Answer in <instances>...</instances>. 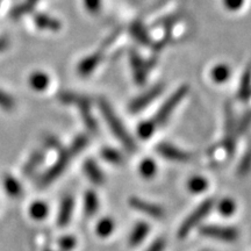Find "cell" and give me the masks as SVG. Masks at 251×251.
Masks as SVG:
<instances>
[{
  "label": "cell",
  "instance_id": "obj_1",
  "mask_svg": "<svg viewBox=\"0 0 251 251\" xmlns=\"http://www.w3.org/2000/svg\"><path fill=\"white\" fill-rule=\"evenodd\" d=\"M100 108H101L102 115L105 117L106 122H107V125L109 126V128H111L115 136L118 137V140L124 144L125 148L128 151L134 152L136 150V143H135L133 137L127 133L125 126L122 125V122L119 120L115 113L113 112L111 106L106 101H100Z\"/></svg>",
  "mask_w": 251,
  "mask_h": 251
},
{
  "label": "cell",
  "instance_id": "obj_2",
  "mask_svg": "<svg viewBox=\"0 0 251 251\" xmlns=\"http://www.w3.org/2000/svg\"><path fill=\"white\" fill-rule=\"evenodd\" d=\"M214 206V200L213 199H207L203 201L201 205H200L198 208L194 211L192 214H191L188 218L185 220V221L181 224L179 230H178V237L179 238H184L186 237L190 231L201 222V220H203L208 215V213L211 212V209Z\"/></svg>",
  "mask_w": 251,
  "mask_h": 251
},
{
  "label": "cell",
  "instance_id": "obj_3",
  "mask_svg": "<svg viewBox=\"0 0 251 251\" xmlns=\"http://www.w3.org/2000/svg\"><path fill=\"white\" fill-rule=\"evenodd\" d=\"M72 157H74V153H72L70 149L62 150L61 153H59L57 162H56L48 171H46L45 174L40 177L39 179L40 187L48 186V185L51 184L55 179H57L59 176L63 174V171L67 169V166L69 165V163H70Z\"/></svg>",
  "mask_w": 251,
  "mask_h": 251
},
{
  "label": "cell",
  "instance_id": "obj_4",
  "mask_svg": "<svg viewBox=\"0 0 251 251\" xmlns=\"http://www.w3.org/2000/svg\"><path fill=\"white\" fill-rule=\"evenodd\" d=\"M200 234L207 237L226 241V242H234L238 237L237 229L231 227H221V226H203L200 228Z\"/></svg>",
  "mask_w": 251,
  "mask_h": 251
},
{
  "label": "cell",
  "instance_id": "obj_5",
  "mask_svg": "<svg viewBox=\"0 0 251 251\" xmlns=\"http://www.w3.org/2000/svg\"><path fill=\"white\" fill-rule=\"evenodd\" d=\"M186 93H187L186 87H181L180 90H178L177 92H176L174 96H172L171 98L162 106V108L159 109V112L156 114V117L151 120L153 124H155L156 127L157 126H161L164 124L166 119L170 117L172 111H174L176 106L180 102V100L184 98V96Z\"/></svg>",
  "mask_w": 251,
  "mask_h": 251
},
{
  "label": "cell",
  "instance_id": "obj_6",
  "mask_svg": "<svg viewBox=\"0 0 251 251\" xmlns=\"http://www.w3.org/2000/svg\"><path fill=\"white\" fill-rule=\"evenodd\" d=\"M129 205L133 207L136 211L142 212L146 215L150 216V218L153 219H163L165 215L164 209L162 208L161 206L155 205V203L148 202L146 200L140 199V198H130L129 199Z\"/></svg>",
  "mask_w": 251,
  "mask_h": 251
},
{
  "label": "cell",
  "instance_id": "obj_7",
  "mask_svg": "<svg viewBox=\"0 0 251 251\" xmlns=\"http://www.w3.org/2000/svg\"><path fill=\"white\" fill-rule=\"evenodd\" d=\"M157 152L164 157L165 159L174 162H188L192 158L190 153L183 151L181 149L172 146L170 143H161L159 146H157Z\"/></svg>",
  "mask_w": 251,
  "mask_h": 251
},
{
  "label": "cell",
  "instance_id": "obj_8",
  "mask_svg": "<svg viewBox=\"0 0 251 251\" xmlns=\"http://www.w3.org/2000/svg\"><path fill=\"white\" fill-rule=\"evenodd\" d=\"M226 135H225V148L227 150L229 155L234 152L235 142H236V134L237 131L235 129V122L233 111L230 108H227L226 112Z\"/></svg>",
  "mask_w": 251,
  "mask_h": 251
},
{
  "label": "cell",
  "instance_id": "obj_9",
  "mask_svg": "<svg viewBox=\"0 0 251 251\" xmlns=\"http://www.w3.org/2000/svg\"><path fill=\"white\" fill-rule=\"evenodd\" d=\"M72 209H74V199L72 197H65L61 203L57 216V224L59 227H67L70 222Z\"/></svg>",
  "mask_w": 251,
  "mask_h": 251
},
{
  "label": "cell",
  "instance_id": "obj_10",
  "mask_svg": "<svg viewBox=\"0 0 251 251\" xmlns=\"http://www.w3.org/2000/svg\"><path fill=\"white\" fill-rule=\"evenodd\" d=\"M161 91H162V87H155V89H152L151 91H149V92L143 94L142 97H139L137 99H135L129 106L130 111L133 113H137L139 111H141V109L146 107L148 103L151 102L152 100L155 99L159 93H161Z\"/></svg>",
  "mask_w": 251,
  "mask_h": 251
},
{
  "label": "cell",
  "instance_id": "obj_11",
  "mask_svg": "<svg viewBox=\"0 0 251 251\" xmlns=\"http://www.w3.org/2000/svg\"><path fill=\"white\" fill-rule=\"evenodd\" d=\"M84 171H85L86 176L93 184L100 185L103 183V180H105L101 170H100L99 166L97 165V163L92 161V159H87V161L84 163Z\"/></svg>",
  "mask_w": 251,
  "mask_h": 251
},
{
  "label": "cell",
  "instance_id": "obj_12",
  "mask_svg": "<svg viewBox=\"0 0 251 251\" xmlns=\"http://www.w3.org/2000/svg\"><path fill=\"white\" fill-rule=\"evenodd\" d=\"M150 230V227L146 222H139L135 228L131 231L130 236H129V246L131 247H136L142 242L144 240V237L147 236Z\"/></svg>",
  "mask_w": 251,
  "mask_h": 251
},
{
  "label": "cell",
  "instance_id": "obj_13",
  "mask_svg": "<svg viewBox=\"0 0 251 251\" xmlns=\"http://www.w3.org/2000/svg\"><path fill=\"white\" fill-rule=\"evenodd\" d=\"M4 187L6 193L11 198H19L23 194V186L18 179H15L13 176L6 175L4 177Z\"/></svg>",
  "mask_w": 251,
  "mask_h": 251
},
{
  "label": "cell",
  "instance_id": "obj_14",
  "mask_svg": "<svg viewBox=\"0 0 251 251\" xmlns=\"http://www.w3.org/2000/svg\"><path fill=\"white\" fill-rule=\"evenodd\" d=\"M43 159H45V152L42 150H37L29 157L26 164L24 166V175L29 176L36 171V169L42 164Z\"/></svg>",
  "mask_w": 251,
  "mask_h": 251
},
{
  "label": "cell",
  "instance_id": "obj_15",
  "mask_svg": "<svg viewBox=\"0 0 251 251\" xmlns=\"http://www.w3.org/2000/svg\"><path fill=\"white\" fill-rule=\"evenodd\" d=\"M99 208V200L97 194L92 191H87L84 197V211L87 216H93Z\"/></svg>",
  "mask_w": 251,
  "mask_h": 251
},
{
  "label": "cell",
  "instance_id": "obj_16",
  "mask_svg": "<svg viewBox=\"0 0 251 251\" xmlns=\"http://www.w3.org/2000/svg\"><path fill=\"white\" fill-rule=\"evenodd\" d=\"M29 85L35 91H43L49 85V77L43 72H34L29 77Z\"/></svg>",
  "mask_w": 251,
  "mask_h": 251
},
{
  "label": "cell",
  "instance_id": "obj_17",
  "mask_svg": "<svg viewBox=\"0 0 251 251\" xmlns=\"http://www.w3.org/2000/svg\"><path fill=\"white\" fill-rule=\"evenodd\" d=\"M251 96V68H248L244 72L242 79H241L240 90H238V97L242 100L249 99Z\"/></svg>",
  "mask_w": 251,
  "mask_h": 251
},
{
  "label": "cell",
  "instance_id": "obj_18",
  "mask_svg": "<svg viewBox=\"0 0 251 251\" xmlns=\"http://www.w3.org/2000/svg\"><path fill=\"white\" fill-rule=\"evenodd\" d=\"M30 216L35 220H43L48 216L49 207L43 201H34L29 208Z\"/></svg>",
  "mask_w": 251,
  "mask_h": 251
},
{
  "label": "cell",
  "instance_id": "obj_19",
  "mask_svg": "<svg viewBox=\"0 0 251 251\" xmlns=\"http://www.w3.org/2000/svg\"><path fill=\"white\" fill-rule=\"evenodd\" d=\"M100 153H101L102 158L105 161L112 163V164H121L124 162V157H122L121 153L117 149L103 148Z\"/></svg>",
  "mask_w": 251,
  "mask_h": 251
},
{
  "label": "cell",
  "instance_id": "obj_20",
  "mask_svg": "<svg viewBox=\"0 0 251 251\" xmlns=\"http://www.w3.org/2000/svg\"><path fill=\"white\" fill-rule=\"evenodd\" d=\"M113 229H114V222H113V220L108 218L100 220L99 224L97 225V233H98L99 236L102 237L111 235Z\"/></svg>",
  "mask_w": 251,
  "mask_h": 251
},
{
  "label": "cell",
  "instance_id": "obj_21",
  "mask_svg": "<svg viewBox=\"0 0 251 251\" xmlns=\"http://www.w3.org/2000/svg\"><path fill=\"white\" fill-rule=\"evenodd\" d=\"M207 186H208V183L205 178L202 177H193L191 178L190 181H188V188H190L191 192L193 193H200L203 192L206 190Z\"/></svg>",
  "mask_w": 251,
  "mask_h": 251
},
{
  "label": "cell",
  "instance_id": "obj_22",
  "mask_svg": "<svg viewBox=\"0 0 251 251\" xmlns=\"http://www.w3.org/2000/svg\"><path fill=\"white\" fill-rule=\"evenodd\" d=\"M156 164L152 159H144L140 165V174L144 178H152L153 175L156 174Z\"/></svg>",
  "mask_w": 251,
  "mask_h": 251
},
{
  "label": "cell",
  "instance_id": "obj_23",
  "mask_svg": "<svg viewBox=\"0 0 251 251\" xmlns=\"http://www.w3.org/2000/svg\"><path fill=\"white\" fill-rule=\"evenodd\" d=\"M229 75H230V69L227 65H219V67L213 69L212 71L213 79L218 81V83H222V81L227 80Z\"/></svg>",
  "mask_w": 251,
  "mask_h": 251
},
{
  "label": "cell",
  "instance_id": "obj_24",
  "mask_svg": "<svg viewBox=\"0 0 251 251\" xmlns=\"http://www.w3.org/2000/svg\"><path fill=\"white\" fill-rule=\"evenodd\" d=\"M0 108L5 111H12L15 108V100L13 97L1 89H0Z\"/></svg>",
  "mask_w": 251,
  "mask_h": 251
},
{
  "label": "cell",
  "instance_id": "obj_25",
  "mask_svg": "<svg viewBox=\"0 0 251 251\" xmlns=\"http://www.w3.org/2000/svg\"><path fill=\"white\" fill-rule=\"evenodd\" d=\"M218 209H219V212L221 213V215L230 216L234 214L235 209H236V205H235L234 200L224 199L222 201H220Z\"/></svg>",
  "mask_w": 251,
  "mask_h": 251
},
{
  "label": "cell",
  "instance_id": "obj_26",
  "mask_svg": "<svg viewBox=\"0 0 251 251\" xmlns=\"http://www.w3.org/2000/svg\"><path fill=\"white\" fill-rule=\"evenodd\" d=\"M87 143H89V137H87L86 135H79V136L74 141V143L71 144V147L69 149L71 150L74 156H76L81 151V150L85 148Z\"/></svg>",
  "mask_w": 251,
  "mask_h": 251
},
{
  "label": "cell",
  "instance_id": "obj_27",
  "mask_svg": "<svg viewBox=\"0 0 251 251\" xmlns=\"http://www.w3.org/2000/svg\"><path fill=\"white\" fill-rule=\"evenodd\" d=\"M155 129L156 126L151 120L144 121L139 126V135L142 139H148V137H150L153 134Z\"/></svg>",
  "mask_w": 251,
  "mask_h": 251
},
{
  "label": "cell",
  "instance_id": "obj_28",
  "mask_svg": "<svg viewBox=\"0 0 251 251\" xmlns=\"http://www.w3.org/2000/svg\"><path fill=\"white\" fill-rule=\"evenodd\" d=\"M251 126V109H249V111H247L246 113H244V115L242 117V119H241L240 124H238L237 126V134H246L248 129H249V127Z\"/></svg>",
  "mask_w": 251,
  "mask_h": 251
},
{
  "label": "cell",
  "instance_id": "obj_29",
  "mask_svg": "<svg viewBox=\"0 0 251 251\" xmlns=\"http://www.w3.org/2000/svg\"><path fill=\"white\" fill-rule=\"evenodd\" d=\"M35 23L37 26L41 28H45V29H50V28L55 29L54 27H56V29H57V23L52 20V19L46 17V15H39V17L35 19Z\"/></svg>",
  "mask_w": 251,
  "mask_h": 251
},
{
  "label": "cell",
  "instance_id": "obj_30",
  "mask_svg": "<svg viewBox=\"0 0 251 251\" xmlns=\"http://www.w3.org/2000/svg\"><path fill=\"white\" fill-rule=\"evenodd\" d=\"M250 170H251V149L248 152H246V155L243 156L242 161L240 163V166H238V174L247 175Z\"/></svg>",
  "mask_w": 251,
  "mask_h": 251
},
{
  "label": "cell",
  "instance_id": "obj_31",
  "mask_svg": "<svg viewBox=\"0 0 251 251\" xmlns=\"http://www.w3.org/2000/svg\"><path fill=\"white\" fill-rule=\"evenodd\" d=\"M58 244L62 251H71L76 247V238L72 236H64L59 240Z\"/></svg>",
  "mask_w": 251,
  "mask_h": 251
},
{
  "label": "cell",
  "instance_id": "obj_32",
  "mask_svg": "<svg viewBox=\"0 0 251 251\" xmlns=\"http://www.w3.org/2000/svg\"><path fill=\"white\" fill-rule=\"evenodd\" d=\"M165 248L164 238H158L146 251H163Z\"/></svg>",
  "mask_w": 251,
  "mask_h": 251
},
{
  "label": "cell",
  "instance_id": "obj_33",
  "mask_svg": "<svg viewBox=\"0 0 251 251\" xmlns=\"http://www.w3.org/2000/svg\"><path fill=\"white\" fill-rule=\"evenodd\" d=\"M243 2L244 0H225L226 7L230 9V11H237L243 5Z\"/></svg>",
  "mask_w": 251,
  "mask_h": 251
},
{
  "label": "cell",
  "instance_id": "obj_34",
  "mask_svg": "<svg viewBox=\"0 0 251 251\" xmlns=\"http://www.w3.org/2000/svg\"><path fill=\"white\" fill-rule=\"evenodd\" d=\"M8 46H9V41L7 37H5V36L0 37V54H1V52H4L5 50L8 48Z\"/></svg>",
  "mask_w": 251,
  "mask_h": 251
},
{
  "label": "cell",
  "instance_id": "obj_35",
  "mask_svg": "<svg viewBox=\"0 0 251 251\" xmlns=\"http://www.w3.org/2000/svg\"><path fill=\"white\" fill-rule=\"evenodd\" d=\"M47 146L51 147V148H59L61 147V144H59V142L56 139H54V137H49L48 140L46 141Z\"/></svg>",
  "mask_w": 251,
  "mask_h": 251
},
{
  "label": "cell",
  "instance_id": "obj_36",
  "mask_svg": "<svg viewBox=\"0 0 251 251\" xmlns=\"http://www.w3.org/2000/svg\"><path fill=\"white\" fill-rule=\"evenodd\" d=\"M1 2H2V0H0V5H1Z\"/></svg>",
  "mask_w": 251,
  "mask_h": 251
},
{
  "label": "cell",
  "instance_id": "obj_37",
  "mask_svg": "<svg viewBox=\"0 0 251 251\" xmlns=\"http://www.w3.org/2000/svg\"><path fill=\"white\" fill-rule=\"evenodd\" d=\"M45 251H51V250H49V249H47V250H45Z\"/></svg>",
  "mask_w": 251,
  "mask_h": 251
}]
</instances>
